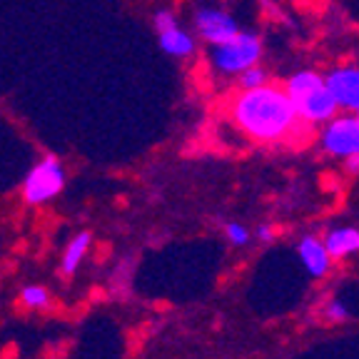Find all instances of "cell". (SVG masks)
Masks as SVG:
<instances>
[{
  "label": "cell",
  "instance_id": "2",
  "mask_svg": "<svg viewBox=\"0 0 359 359\" xmlns=\"http://www.w3.org/2000/svg\"><path fill=\"white\" fill-rule=\"evenodd\" d=\"M287 95L292 97L297 115L307 125H327L339 115V102L327 83V73L317 70H297L285 83Z\"/></svg>",
  "mask_w": 359,
  "mask_h": 359
},
{
  "label": "cell",
  "instance_id": "12",
  "mask_svg": "<svg viewBox=\"0 0 359 359\" xmlns=\"http://www.w3.org/2000/svg\"><path fill=\"white\" fill-rule=\"evenodd\" d=\"M20 302L30 309H43L50 304V292L43 285H25L20 290Z\"/></svg>",
  "mask_w": 359,
  "mask_h": 359
},
{
  "label": "cell",
  "instance_id": "3",
  "mask_svg": "<svg viewBox=\"0 0 359 359\" xmlns=\"http://www.w3.org/2000/svg\"><path fill=\"white\" fill-rule=\"evenodd\" d=\"M262 53H264L262 38L255 33H247V30H240L237 38L227 40L222 45H212L210 62H212V67L219 75L237 78L242 70L257 65L262 60Z\"/></svg>",
  "mask_w": 359,
  "mask_h": 359
},
{
  "label": "cell",
  "instance_id": "9",
  "mask_svg": "<svg viewBox=\"0 0 359 359\" xmlns=\"http://www.w3.org/2000/svg\"><path fill=\"white\" fill-rule=\"evenodd\" d=\"M157 43H160L165 55H170V57H190L197 45L190 30H185L180 22H175L170 28L157 30Z\"/></svg>",
  "mask_w": 359,
  "mask_h": 359
},
{
  "label": "cell",
  "instance_id": "5",
  "mask_svg": "<svg viewBox=\"0 0 359 359\" xmlns=\"http://www.w3.org/2000/svg\"><path fill=\"white\" fill-rule=\"evenodd\" d=\"M65 190V168L57 155H45L28 170L22 180V200L28 205H45Z\"/></svg>",
  "mask_w": 359,
  "mask_h": 359
},
{
  "label": "cell",
  "instance_id": "7",
  "mask_svg": "<svg viewBox=\"0 0 359 359\" xmlns=\"http://www.w3.org/2000/svg\"><path fill=\"white\" fill-rule=\"evenodd\" d=\"M332 93H334L339 110L359 115V65H339L327 73Z\"/></svg>",
  "mask_w": 359,
  "mask_h": 359
},
{
  "label": "cell",
  "instance_id": "4",
  "mask_svg": "<svg viewBox=\"0 0 359 359\" xmlns=\"http://www.w3.org/2000/svg\"><path fill=\"white\" fill-rule=\"evenodd\" d=\"M320 147L330 157H339L349 165V170H359V115L344 112L337 115L327 125H322Z\"/></svg>",
  "mask_w": 359,
  "mask_h": 359
},
{
  "label": "cell",
  "instance_id": "16",
  "mask_svg": "<svg viewBox=\"0 0 359 359\" xmlns=\"http://www.w3.org/2000/svg\"><path fill=\"white\" fill-rule=\"evenodd\" d=\"M275 237H277V232L272 230V224H259V227H257V240L264 242V245H267V242H272Z\"/></svg>",
  "mask_w": 359,
  "mask_h": 359
},
{
  "label": "cell",
  "instance_id": "15",
  "mask_svg": "<svg viewBox=\"0 0 359 359\" xmlns=\"http://www.w3.org/2000/svg\"><path fill=\"white\" fill-rule=\"evenodd\" d=\"M325 312H327V320L334 322V325L349 320V309H347V304H344L342 299H330V304H327Z\"/></svg>",
  "mask_w": 359,
  "mask_h": 359
},
{
  "label": "cell",
  "instance_id": "6",
  "mask_svg": "<svg viewBox=\"0 0 359 359\" xmlns=\"http://www.w3.org/2000/svg\"><path fill=\"white\" fill-rule=\"evenodd\" d=\"M192 20H195L197 35L208 45H222L240 35V22L219 8H197Z\"/></svg>",
  "mask_w": 359,
  "mask_h": 359
},
{
  "label": "cell",
  "instance_id": "8",
  "mask_svg": "<svg viewBox=\"0 0 359 359\" xmlns=\"http://www.w3.org/2000/svg\"><path fill=\"white\" fill-rule=\"evenodd\" d=\"M297 257L302 262V267L307 269V275L314 280H322V277L330 272L332 267V255L327 250L325 240H317V237L307 235L297 242Z\"/></svg>",
  "mask_w": 359,
  "mask_h": 359
},
{
  "label": "cell",
  "instance_id": "14",
  "mask_svg": "<svg viewBox=\"0 0 359 359\" xmlns=\"http://www.w3.org/2000/svg\"><path fill=\"white\" fill-rule=\"evenodd\" d=\"M224 237H227V242L235 247H245L247 242H250V230H247L242 222H227L224 224Z\"/></svg>",
  "mask_w": 359,
  "mask_h": 359
},
{
  "label": "cell",
  "instance_id": "13",
  "mask_svg": "<svg viewBox=\"0 0 359 359\" xmlns=\"http://www.w3.org/2000/svg\"><path fill=\"white\" fill-rule=\"evenodd\" d=\"M267 83H269V75L259 62L252 67H247V70H242V73L237 75V85H240V90L259 88V85H267Z\"/></svg>",
  "mask_w": 359,
  "mask_h": 359
},
{
  "label": "cell",
  "instance_id": "11",
  "mask_svg": "<svg viewBox=\"0 0 359 359\" xmlns=\"http://www.w3.org/2000/svg\"><path fill=\"white\" fill-rule=\"evenodd\" d=\"M90 242H93L90 232H78L73 240L67 242L65 252H62V259H60V272H62V275L70 277V275H75V272H78V267L83 264L85 255H88V250H90Z\"/></svg>",
  "mask_w": 359,
  "mask_h": 359
},
{
  "label": "cell",
  "instance_id": "1",
  "mask_svg": "<svg viewBox=\"0 0 359 359\" xmlns=\"http://www.w3.org/2000/svg\"><path fill=\"white\" fill-rule=\"evenodd\" d=\"M230 115L240 133L264 145L287 140L302 125V118L297 115V107L287 95V90L272 83L240 90L230 105Z\"/></svg>",
  "mask_w": 359,
  "mask_h": 359
},
{
  "label": "cell",
  "instance_id": "10",
  "mask_svg": "<svg viewBox=\"0 0 359 359\" xmlns=\"http://www.w3.org/2000/svg\"><path fill=\"white\" fill-rule=\"evenodd\" d=\"M325 245L334 259H344L359 252V230L357 227H337L325 237Z\"/></svg>",
  "mask_w": 359,
  "mask_h": 359
}]
</instances>
